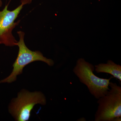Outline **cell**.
Returning a JSON list of instances; mask_svg holds the SVG:
<instances>
[{
    "label": "cell",
    "instance_id": "6da1fadb",
    "mask_svg": "<svg viewBox=\"0 0 121 121\" xmlns=\"http://www.w3.org/2000/svg\"><path fill=\"white\" fill-rule=\"evenodd\" d=\"M95 66L82 58L79 59L73 69L74 74L80 82L86 85L91 94L98 99L106 94L109 90L110 80L109 78H99L94 72Z\"/></svg>",
    "mask_w": 121,
    "mask_h": 121
},
{
    "label": "cell",
    "instance_id": "7a4b0ae2",
    "mask_svg": "<svg viewBox=\"0 0 121 121\" xmlns=\"http://www.w3.org/2000/svg\"><path fill=\"white\" fill-rule=\"evenodd\" d=\"M110 89L98 99L95 121H121V87L110 82Z\"/></svg>",
    "mask_w": 121,
    "mask_h": 121
},
{
    "label": "cell",
    "instance_id": "3957f363",
    "mask_svg": "<svg viewBox=\"0 0 121 121\" xmlns=\"http://www.w3.org/2000/svg\"><path fill=\"white\" fill-rule=\"evenodd\" d=\"M17 33L19 38L17 45L19 48V52L17 58L13 66V70L8 77L0 81V84L11 83L15 82L16 80L17 76L22 73L24 68L33 62L42 61L50 66H52L54 65L53 60L44 57L40 52L33 51L27 47L24 42L25 33L24 32L18 31Z\"/></svg>",
    "mask_w": 121,
    "mask_h": 121
},
{
    "label": "cell",
    "instance_id": "277c9868",
    "mask_svg": "<svg viewBox=\"0 0 121 121\" xmlns=\"http://www.w3.org/2000/svg\"><path fill=\"white\" fill-rule=\"evenodd\" d=\"M46 103L45 95L41 92L23 90L11 102L9 106V112L16 121H28L31 111L36 104L44 105Z\"/></svg>",
    "mask_w": 121,
    "mask_h": 121
},
{
    "label": "cell",
    "instance_id": "5b68a950",
    "mask_svg": "<svg viewBox=\"0 0 121 121\" xmlns=\"http://www.w3.org/2000/svg\"><path fill=\"white\" fill-rule=\"evenodd\" d=\"M31 0H22L21 4L13 11L8 9V5L0 11V45L7 47L17 46V41L13 35V31L20 23V21L15 22L23 6L29 4Z\"/></svg>",
    "mask_w": 121,
    "mask_h": 121
},
{
    "label": "cell",
    "instance_id": "8992f818",
    "mask_svg": "<svg viewBox=\"0 0 121 121\" xmlns=\"http://www.w3.org/2000/svg\"><path fill=\"white\" fill-rule=\"evenodd\" d=\"M94 66L96 73L110 74L121 82V65L117 64L112 60H109L106 63L99 64Z\"/></svg>",
    "mask_w": 121,
    "mask_h": 121
},
{
    "label": "cell",
    "instance_id": "52a82bcc",
    "mask_svg": "<svg viewBox=\"0 0 121 121\" xmlns=\"http://www.w3.org/2000/svg\"><path fill=\"white\" fill-rule=\"evenodd\" d=\"M2 2L1 0H0V8L2 7Z\"/></svg>",
    "mask_w": 121,
    "mask_h": 121
}]
</instances>
